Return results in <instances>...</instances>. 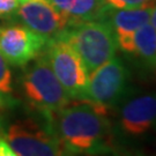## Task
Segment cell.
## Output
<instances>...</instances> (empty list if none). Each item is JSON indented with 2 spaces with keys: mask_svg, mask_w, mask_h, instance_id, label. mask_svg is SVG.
<instances>
[{
  "mask_svg": "<svg viewBox=\"0 0 156 156\" xmlns=\"http://www.w3.org/2000/svg\"><path fill=\"white\" fill-rule=\"evenodd\" d=\"M49 120L66 154L95 156L113 149V126L104 106L88 100H74Z\"/></svg>",
  "mask_w": 156,
  "mask_h": 156,
  "instance_id": "1",
  "label": "cell"
},
{
  "mask_svg": "<svg viewBox=\"0 0 156 156\" xmlns=\"http://www.w3.org/2000/svg\"><path fill=\"white\" fill-rule=\"evenodd\" d=\"M21 91L29 109L46 119H50L52 115L72 101L43 52L24 66L21 75Z\"/></svg>",
  "mask_w": 156,
  "mask_h": 156,
  "instance_id": "2",
  "label": "cell"
},
{
  "mask_svg": "<svg viewBox=\"0 0 156 156\" xmlns=\"http://www.w3.org/2000/svg\"><path fill=\"white\" fill-rule=\"evenodd\" d=\"M0 138L17 156H67L50 120L38 115L11 120L0 117Z\"/></svg>",
  "mask_w": 156,
  "mask_h": 156,
  "instance_id": "3",
  "label": "cell"
},
{
  "mask_svg": "<svg viewBox=\"0 0 156 156\" xmlns=\"http://www.w3.org/2000/svg\"><path fill=\"white\" fill-rule=\"evenodd\" d=\"M58 38L75 50L88 74L112 59L118 49L115 34L106 20L71 23Z\"/></svg>",
  "mask_w": 156,
  "mask_h": 156,
  "instance_id": "4",
  "label": "cell"
},
{
  "mask_svg": "<svg viewBox=\"0 0 156 156\" xmlns=\"http://www.w3.org/2000/svg\"><path fill=\"white\" fill-rule=\"evenodd\" d=\"M43 55L72 101L86 100L89 74L81 58L62 38L48 41Z\"/></svg>",
  "mask_w": 156,
  "mask_h": 156,
  "instance_id": "5",
  "label": "cell"
},
{
  "mask_svg": "<svg viewBox=\"0 0 156 156\" xmlns=\"http://www.w3.org/2000/svg\"><path fill=\"white\" fill-rule=\"evenodd\" d=\"M131 74L122 59L113 57L89 74L86 100L106 108H117L131 93Z\"/></svg>",
  "mask_w": 156,
  "mask_h": 156,
  "instance_id": "6",
  "label": "cell"
},
{
  "mask_svg": "<svg viewBox=\"0 0 156 156\" xmlns=\"http://www.w3.org/2000/svg\"><path fill=\"white\" fill-rule=\"evenodd\" d=\"M156 132V91L133 94L118 104L116 133L125 140H140Z\"/></svg>",
  "mask_w": 156,
  "mask_h": 156,
  "instance_id": "7",
  "label": "cell"
},
{
  "mask_svg": "<svg viewBox=\"0 0 156 156\" xmlns=\"http://www.w3.org/2000/svg\"><path fill=\"white\" fill-rule=\"evenodd\" d=\"M14 16L46 42L60 37L72 23L50 0H19Z\"/></svg>",
  "mask_w": 156,
  "mask_h": 156,
  "instance_id": "8",
  "label": "cell"
},
{
  "mask_svg": "<svg viewBox=\"0 0 156 156\" xmlns=\"http://www.w3.org/2000/svg\"><path fill=\"white\" fill-rule=\"evenodd\" d=\"M46 41L23 24L0 27V53L8 65L24 67L43 52Z\"/></svg>",
  "mask_w": 156,
  "mask_h": 156,
  "instance_id": "9",
  "label": "cell"
},
{
  "mask_svg": "<svg viewBox=\"0 0 156 156\" xmlns=\"http://www.w3.org/2000/svg\"><path fill=\"white\" fill-rule=\"evenodd\" d=\"M154 5L132 9L109 11L105 20L109 22L117 41L118 49L127 56L133 53V39L136 30L151 21Z\"/></svg>",
  "mask_w": 156,
  "mask_h": 156,
  "instance_id": "10",
  "label": "cell"
},
{
  "mask_svg": "<svg viewBox=\"0 0 156 156\" xmlns=\"http://www.w3.org/2000/svg\"><path fill=\"white\" fill-rule=\"evenodd\" d=\"M59 11L71 21H103L106 9L102 0H50Z\"/></svg>",
  "mask_w": 156,
  "mask_h": 156,
  "instance_id": "11",
  "label": "cell"
},
{
  "mask_svg": "<svg viewBox=\"0 0 156 156\" xmlns=\"http://www.w3.org/2000/svg\"><path fill=\"white\" fill-rule=\"evenodd\" d=\"M132 58L148 72L156 71V30L151 22L136 30Z\"/></svg>",
  "mask_w": 156,
  "mask_h": 156,
  "instance_id": "12",
  "label": "cell"
},
{
  "mask_svg": "<svg viewBox=\"0 0 156 156\" xmlns=\"http://www.w3.org/2000/svg\"><path fill=\"white\" fill-rule=\"evenodd\" d=\"M16 105L17 100L14 96L11 68L0 53V109H12Z\"/></svg>",
  "mask_w": 156,
  "mask_h": 156,
  "instance_id": "13",
  "label": "cell"
},
{
  "mask_svg": "<svg viewBox=\"0 0 156 156\" xmlns=\"http://www.w3.org/2000/svg\"><path fill=\"white\" fill-rule=\"evenodd\" d=\"M102 2L106 12H109L118 11V9H132L144 6L155 5L156 0H102Z\"/></svg>",
  "mask_w": 156,
  "mask_h": 156,
  "instance_id": "14",
  "label": "cell"
},
{
  "mask_svg": "<svg viewBox=\"0 0 156 156\" xmlns=\"http://www.w3.org/2000/svg\"><path fill=\"white\" fill-rule=\"evenodd\" d=\"M19 6V0H0V17H13Z\"/></svg>",
  "mask_w": 156,
  "mask_h": 156,
  "instance_id": "15",
  "label": "cell"
},
{
  "mask_svg": "<svg viewBox=\"0 0 156 156\" xmlns=\"http://www.w3.org/2000/svg\"><path fill=\"white\" fill-rule=\"evenodd\" d=\"M0 156H17L2 138H0Z\"/></svg>",
  "mask_w": 156,
  "mask_h": 156,
  "instance_id": "16",
  "label": "cell"
},
{
  "mask_svg": "<svg viewBox=\"0 0 156 156\" xmlns=\"http://www.w3.org/2000/svg\"><path fill=\"white\" fill-rule=\"evenodd\" d=\"M149 22L153 24L154 29L156 30V4L153 7V11H151V21Z\"/></svg>",
  "mask_w": 156,
  "mask_h": 156,
  "instance_id": "17",
  "label": "cell"
}]
</instances>
